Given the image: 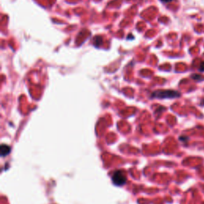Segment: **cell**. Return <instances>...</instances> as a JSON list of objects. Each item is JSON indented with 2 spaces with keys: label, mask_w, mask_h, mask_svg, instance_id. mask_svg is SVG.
<instances>
[{
  "label": "cell",
  "mask_w": 204,
  "mask_h": 204,
  "mask_svg": "<svg viewBox=\"0 0 204 204\" xmlns=\"http://www.w3.org/2000/svg\"><path fill=\"white\" fill-rule=\"evenodd\" d=\"M153 97L160 98V99H164V98H175L180 96V93L175 90H160V91H156L152 93Z\"/></svg>",
  "instance_id": "obj_1"
},
{
  "label": "cell",
  "mask_w": 204,
  "mask_h": 204,
  "mask_svg": "<svg viewBox=\"0 0 204 204\" xmlns=\"http://www.w3.org/2000/svg\"><path fill=\"white\" fill-rule=\"evenodd\" d=\"M112 180L117 186H122L126 183V176L123 172L117 171L113 173Z\"/></svg>",
  "instance_id": "obj_2"
},
{
  "label": "cell",
  "mask_w": 204,
  "mask_h": 204,
  "mask_svg": "<svg viewBox=\"0 0 204 204\" xmlns=\"http://www.w3.org/2000/svg\"><path fill=\"white\" fill-rule=\"evenodd\" d=\"M10 152V148L9 146L5 145V144H3L1 146V153H2V156H7L9 152Z\"/></svg>",
  "instance_id": "obj_3"
},
{
  "label": "cell",
  "mask_w": 204,
  "mask_h": 204,
  "mask_svg": "<svg viewBox=\"0 0 204 204\" xmlns=\"http://www.w3.org/2000/svg\"><path fill=\"white\" fill-rule=\"evenodd\" d=\"M199 69H200V71H202V72H203V71H204V62H202V63H201V65H200V68H199Z\"/></svg>",
  "instance_id": "obj_4"
},
{
  "label": "cell",
  "mask_w": 204,
  "mask_h": 204,
  "mask_svg": "<svg viewBox=\"0 0 204 204\" xmlns=\"http://www.w3.org/2000/svg\"><path fill=\"white\" fill-rule=\"evenodd\" d=\"M161 1H162V2H163V3H167L172 2V0H161Z\"/></svg>",
  "instance_id": "obj_5"
},
{
  "label": "cell",
  "mask_w": 204,
  "mask_h": 204,
  "mask_svg": "<svg viewBox=\"0 0 204 204\" xmlns=\"http://www.w3.org/2000/svg\"><path fill=\"white\" fill-rule=\"evenodd\" d=\"M201 104H202V105H203V106H204V99L202 100V102H201Z\"/></svg>",
  "instance_id": "obj_6"
}]
</instances>
